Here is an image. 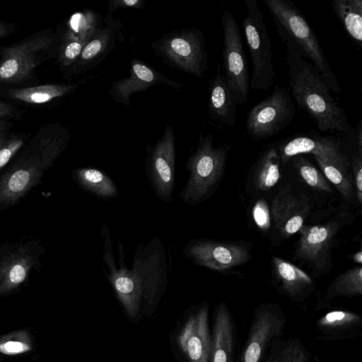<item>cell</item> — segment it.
<instances>
[{
    "label": "cell",
    "mask_w": 362,
    "mask_h": 362,
    "mask_svg": "<svg viewBox=\"0 0 362 362\" xmlns=\"http://www.w3.org/2000/svg\"><path fill=\"white\" fill-rule=\"evenodd\" d=\"M355 187L358 202H362V157L361 155L354 157L352 161Z\"/></svg>",
    "instance_id": "74e56055"
},
{
    "label": "cell",
    "mask_w": 362,
    "mask_h": 362,
    "mask_svg": "<svg viewBox=\"0 0 362 362\" xmlns=\"http://www.w3.org/2000/svg\"><path fill=\"white\" fill-rule=\"evenodd\" d=\"M103 260L108 268L103 272L117 298L127 313L135 317L141 303L151 307L157 303L168 284V267L165 246L158 236H153L147 245L139 243L136 247L132 268L124 262V247L117 242L118 265L113 254L109 227L103 223Z\"/></svg>",
    "instance_id": "6da1fadb"
},
{
    "label": "cell",
    "mask_w": 362,
    "mask_h": 362,
    "mask_svg": "<svg viewBox=\"0 0 362 362\" xmlns=\"http://www.w3.org/2000/svg\"><path fill=\"white\" fill-rule=\"evenodd\" d=\"M280 157L276 148L270 146L262 154L255 172V185L262 190L273 187L280 177Z\"/></svg>",
    "instance_id": "f1b7e54d"
},
{
    "label": "cell",
    "mask_w": 362,
    "mask_h": 362,
    "mask_svg": "<svg viewBox=\"0 0 362 362\" xmlns=\"http://www.w3.org/2000/svg\"><path fill=\"white\" fill-rule=\"evenodd\" d=\"M262 362H311V355L297 337H282L270 346Z\"/></svg>",
    "instance_id": "83f0119b"
},
{
    "label": "cell",
    "mask_w": 362,
    "mask_h": 362,
    "mask_svg": "<svg viewBox=\"0 0 362 362\" xmlns=\"http://www.w3.org/2000/svg\"><path fill=\"white\" fill-rule=\"evenodd\" d=\"M327 180L332 182L344 198L351 202L354 195L353 184L344 168L318 156H314Z\"/></svg>",
    "instance_id": "d6a6232c"
},
{
    "label": "cell",
    "mask_w": 362,
    "mask_h": 362,
    "mask_svg": "<svg viewBox=\"0 0 362 362\" xmlns=\"http://www.w3.org/2000/svg\"><path fill=\"white\" fill-rule=\"evenodd\" d=\"M245 2L247 14L242 21V26L252 64L250 88L267 90L274 80L272 42L257 1Z\"/></svg>",
    "instance_id": "52a82bcc"
},
{
    "label": "cell",
    "mask_w": 362,
    "mask_h": 362,
    "mask_svg": "<svg viewBox=\"0 0 362 362\" xmlns=\"http://www.w3.org/2000/svg\"><path fill=\"white\" fill-rule=\"evenodd\" d=\"M45 248L38 240L5 243L0 246V296L16 290L32 272H39Z\"/></svg>",
    "instance_id": "9c48e42d"
},
{
    "label": "cell",
    "mask_w": 362,
    "mask_h": 362,
    "mask_svg": "<svg viewBox=\"0 0 362 362\" xmlns=\"http://www.w3.org/2000/svg\"><path fill=\"white\" fill-rule=\"evenodd\" d=\"M235 341L233 317L227 305L221 302L216 312L209 362H234Z\"/></svg>",
    "instance_id": "44dd1931"
},
{
    "label": "cell",
    "mask_w": 362,
    "mask_h": 362,
    "mask_svg": "<svg viewBox=\"0 0 362 362\" xmlns=\"http://www.w3.org/2000/svg\"><path fill=\"white\" fill-rule=\"evenodd\" d=\"M24 134H9L6 141L0 146V171L18 153L27 142Z\"/></svg>",
    "instance_id": "e575fe53"
},
{
    "label": "cell",
    "mask_w": 362,
    "mask_h": 362,
    "mask_svg": "<svg viewBox=\"0 0 362 362\" xmlns=\"http://www.w3.org/2000/svg\"><path fill=\"white\" fill-rule=\"evenodd\" d=\"M353 259H354V262H356V263L361 264L362 263V252H361V250H359L358 252H356L353 255Z\"/></svg>",
    "instance_id": "ee69618b"
},
{
    "label": "cell",
    "mask_w": 362,
    "mask_h": 362,
    "mask_svg": "<svg viewBox=\"0 0 362 362\" xmlns=\"http://www.w3.org/2000/svg\"><path fill=\"white\" fill-rule=\"evenodd\" d=\"M264 3L282 41L296 46L320 74L331 90L340 93L341 86L317 37L296 6L288 0H264Z\"/></svg>",
    "instance_id": "277c9868"
},
{
    "label": "cell",
    "mask_w": 362,
    "mask_h": 362,
    "mask_svg": "<svg viewBox=\"0 0 362 362\" xmlns=\"http://www.w3.org/2000/svg\"><path fill=\"white\" fill-rule=\"evenodd\" d=\"M182 252L193 264L220 272L242 265L250 259L249 250L243 245L206 238L189 240Z\"/></svg>",
    "instance_id": "5bb4252c"
},
{
    "label": "cell",
    "mask_w": 362,
    "mask_h": 362,
    "mask_svg": "<svg viewBox=\"0 0 362 362\" xmlns=\"http://www.w3.org/2000/svg\"><path fill=\"white\" fill-rule=\"evenodd\" d=\"M209 306L192 313L183 326L177 342L189 362H209L211 335L209 329Z\"/></svg>",
    "instance_id": "e0dca14e"
},
{
    "label": "cell",
    "mask_w": 362,
    "mask_h": 362,
    "mask_svg": "<svg viewBox=\"0 0 362 362\" xmlns=\"http://www.w3.org/2000/svg\"><path fill=\"white\" fill-rule=\"evenodd\" d=\"M72 180L84 192L98 198L110 199L119 194L116 183L105 171L92 167H78L71 173Z\"/></svg>",
    "instance_id": "484cf974"
},
{
    "label": "cell",
    "mask_w": 362,
    "mask_h": 362,
    "mask_svg": "<svg viewBox=\"0 0 362 362\" xmlns=\"http://www.w3.org/2000/svg\"><path fill=\"white\" fill-rule=\"evenodd\" d=\"M103 23L101 16L86 9L74 13L68 20L66 28L80 40L88 42Z\"/></svg>",
    "instance_id": "4dcf8cb0"
},
{
    "label": "cell",
    "mask_w": 362,
    "mask_h": 362,
    "mask_svg": "<svg viewBox=\"0 0 362 362\" xmlns=\"http://www.w3.org/2000/svg\"><path fill=\"white\" fill-rule=\"evenodd\" d=\"M70 141L68 129L59 124L40 127L0 175V212L17 205L40 184Z\"/></svg>",
    "instance_id": "7a4b0ae2"
},
{
    "label": "cell",
    "mask_w": 362,
    "mask_h": 362,
    "mask_svg": "<svg viewBox=\"0 0 362 362\" xmlns=\"http://www.w3.org/2000/svg\"><path fill=\"white\" fill-rule=\"evenodd\" d=\"M272 263L281 288L289 298L301 300L311 292L313 281L305 272L278 257H273Z\"/></svg>",
    "instance_id": "d4e9b609"
},
{
    "label": "cell",
    "mask_w": 362,
    "mask_h": 362,
    "mask_svg": "<svg viewBox=\"0 0 362 362\" xmlns=\"http://www.w3.org/2000/svg\"><path fill=\"white\" fill-rule=\"evenodd\" d=\"M88 42L80 40L71 30L66 28L57 53V62L64 74L76 64Z\"/></svg>",
    "instance_id": "1f68e13d"
},
{
    "label": "cell",
    "mask_w": 362,
    "mask_h": 362,
    "mask_svg": "<svg viewBox=\"0 0 362 362\" xmlns=\"http://www.w3.org/2000/svg\"><path fill=\"white\" fill-rule=\"evenodd\" d=\"M18 114L19 110L14 105L0 101V120H6Z\"/></svg>",
    "instance_id": "f35d334b"
},
{
    "label": "cell",
    "mask_w": 362,
    "mask_h": 362,
    "mask_svg": "<svg viewBox=\"0 0 362 362\" xmlns=\"http://www.w3.org/2000/svg\"><path fill=\"white\" fill-rule=\"evenodd\" d=\"M230 148V145L215 147L211 133H200L197 148L186 163L189 177L179 194L183 203L197 205L213 194L221 179Z\"/></svg>",
    "instance_id": "5b68a950"
},
{
    "label": "cell",
    "mask_w": 362,
    "mask_h": 362,
    "mask_svg": "<svg viewBox=\"0 0 362 362\" xmlns=\"http://www.w3.org/2000/svg\"><path fill=\"white\" fill-rule=\"evenodd\" d=\"M4 349L8 353H20L27 349L25 344L19 341H9L4 344Z\"/></svg>",
    "instance_id": "ab89813d"
},
{
    "label": "cell",
    "mask_w": 362,
    "mask_h": 362,
    "mask_svg": "<svg viewBox=\"0 0 362 362\" xmlns=\"http://www.w3.org/2000/svg\"><path fill=\"white\" fill-rule=\"evenodd\" d=\"M53 41L51 29L0 48V83H21L30 78Z\"/></svg>",
    "instance_id": "ba28073f"
},
{
    "label": "cell",
    "mask_w": 362,
    "mask_h": 362,
    "mask_svg": "<svg viewBox=\"0 0 362 362\" xmlns=\"http://www.w3.org/2000/svg\"><path fill=\"white\" fill-rule=\"evenodd\" d=\"M309 211L306 198L293 193L289 186L282 189L274 197L271 207L275 226L284 236L299 231Z\"/></svg>",
    "instance_id": "d6986e66"
},
{
    "label": "cell",
    "mask_w": 362,
    "mask_h": 362,
    "mask_svg": "<svg viewBox=\"0 0 362 362\" xmlns=\"http://www.w3.org/2000/svg\"><path fill=\"white\" fill-rule=\"evenodd\" d=\"M312 153L324 158L344 170H347L349 161L341 151L339 141L319 135H299L294 136L279 146V155L283 163L297 155Z\"/></svg>",
    "instance_id": "ac0fdd59"
},
{
    "label": "cell",
    "mask_w": 362,
    "mask_h": 362,
    "mask_svg": "<svg viewBox=\"0 0 362 362\" xmlns=\"http://www.w3.org/2000/svg\"><path fill=\"white\" fill-rule=\"evenodd\" d=\"M145 173L156 196L163 202L173 201L175 169V138L172 124L165 125L154 146L147 145Z\"/></svg>",
    "instance_id": "7c38bea8"
},
{
    "label": "cell",
    "mask_w": 362,
    "mask_h": 362,
    "mask_svg": "<svg viewBox=\"0 0 362 362\" xmlns=\"http://www.w3.org/2000/svg\"><path fill=\"white\" fill-rule=\"evenodd\" d=\"M286 322L278 305L266 303L256 307L239 362H262L274 341L284 334Z\"/></svg>",
    "instance_id": "4fadbf2b"
},
{
    "label": "cell",
    "mask_w": 362,
    "mask_h": 362,
    "mask_svg": "<svg viewBox=\"0 0 362 362\" xmlns=\"http://www.w3.org/2000/svg\"><path fill=\"white\" fill-rule=\"evenodd\" d=\"M221 25L223 31V74L236 104H243L248 99L250 88L240 30L229 11L223 13Z\"/></svg>",
    "instance_id": "8fae6325"
},
{
    "label": "cell",
    "mask_w": 362,
    "mask_h": 362,
    "mask_svg": "<svg viewBox=\"0 0 362 362\" xmlns=\"http://www.w3.org/2000/svg\"><path fill=\"white\" fill-rule=\"evenodd\" d=\"M323 341H334L356 337L361 334L362 318L356 313L336 310L327 313L316 322Z\"/></svg>",
    "instance_id": "603a6c76"
},
{
    "label": "cell",
    "mask_w": 362,
    "mask_h": 362,
    "mask_svg": "<svg viewBox=\"0 0 362 362\" xmlns=\"http://www.w3.org/2000/svg\"><path fill=\"white\" fill-rule=\"evenodd\" d=\"M295 112L288 87L276 86L268 98L248 111L247 132L254 141L274 136L292 121Z\"/></svg>",
    "instance_id": "30bf717a"
},
{
    "label": "cell",
    "mask_w": 362,
    "mask_h": 362,
    "mask_svg": "<svg viewBox=\"0 0 362 362\" xmlns=\"http://www.w3.org/2000/svg\"><path fill=\"white\" fill-rule=\"evenodd\" d=\"M291 95L313 119L318 130L349 136L354 132L345 110L314 66L291 42H284Z\"/></svg>",
    "instance_id": "3957f363"
},
{
    "label": "cell",
    "mask_w": 362,
    "mask_h": 362,
    "mask_svg": "<svg viewBox=\"0 0 362 362\" xmlns=\"http://www.w3.org/2000/svg\"><path fill=\"white\" fill-rule=\"evenodd\" d=\"M14 30L15 28L12 24L0 21V37L7 36Z\"/></svg>",
    "instance_id": "b9f144b4"
},
{
    "label": "cell",
    "mask_w": 362,
    "mask_h": 362,
    "mask_svg": "<svg viewBox=\"0 0 362 362\" xmlns=\"http://www.w3.org/2000/svg\"><path fill=\"white\" fill-rule=\"evenodd\" d=\"M208 114L218 126L233 127L236 118V103L226 78L218 66L209 86Z\"/></svg>",
    "instance_id": "7402d4cb"
},
{
    "label": "cell",
    "mask_w": 362,
    "mask_h": 362,
    "mask_svg": "<svg viewBox=\"0 0 362 362\" xmlns=\"http://www.w3.org/2000/svg\"><path fill=\"white\" fill-rule=\"evenodd\" d=\"M252 217L259 228L267 230L270 228V213L264 199H261L255 203L252 209Z\"/></svg>",
    "instance_id": "d590c367"
},
{
    "label": "cell",
    "mask_w": 362,
    "mask_h": 362,
    "mask_svg": "<svg viewBox=\"0 0 362 362\" xmlns=\"http://www.w3.org/2000/svg\"><path fill=\"white\" fill-rule=\"evenodd\" d=\"M95 76L90 75L76 83H48L40 86L11 88L8 95L11 98L28 104H43L71 95L82 84Z\"/></svg>",
    "instance_id": "cb8c5ba5"
},
{
    "label": "cell",
    "mask_w": 362,
    "mask_h": 362,
    "mask_svg": "<svg viewBox=\"0 0 362 362\" xmlns=\"http://www.w3.org/2000/svg\"><path fill=\"white\" fill-rule=\"evenodd\" d=\"M8 133V124L6 120H0V146L6 141Z\"/></svg>",
    "instance_id": "60d3db41"
},
{
    "label": "cell",
    "mask_w": 362,
    "mask_h": 362,
    "mask_svg": "<svg viewBox=\"0 0 362 362\" xmlns=\"http://www.w3.org/2000/svg\"><path fill=\"white\" fill-rule=\"evenodd\" d=\"M124 25L107 13L103 23L84 46L74 66L65 73L66 78L83 74L98 66L119 43L124 42Z\"/></svg>",
    "instance_id": "9a60e30c"
},
{
    "label": "cell",
    "mask_w": 362,
    "mask_h": 362,
    "mask_svg": "<svg viewBox=\"0 0 362 362\" xmlns=\"http://www.w3.org/2000/svg\"><path fill=\"white\" fill-rule=\"evenodd\" d=\"M330 299L337 296H357L362 294V267H354L339 276L327 291Z\"/></svg>",
    "instance_id": "f546056e"
},
{
    "label": "cell",
    "mask_w": 362,
    "mask_h": 362,
    "mask_svg": "<svg viewBox=\"0 0 362 362\" xmlns=\"http://www.w3.org/2000/svg\"><path fill=\"white\" fill-rule=\"evenodd\" d=\"M356 139L358 141V146L359 149V155H361L362 151V127H361V120L359 122L358 127L356 128Z\"/></svg>",
    "instance_id": "7bdbcfd3"
},
{
    "label": "cell",
    "mask_w": 362,
    "mask_h": 362,
    "mask_svg": "<svg viewBox=\"0 0 362 362\" xmlns=\"http://www.w3.org/2000/svg\"><path fill=\"white\" fill-rule=\"evenodd\" d=\"M161 83L177 91L183 86L181 83L172 81L144 62L133 59L130 62L129 76L114 81L109 93L115 103L129 106L130 97L133 94Z\"/></svg>",
    "instance_id": "2e32d148"
},
{
    "label": "cell",
    "mask_w": 362,
    "mask_h": 362,
    "mask_svg": "<svg viewBox=\"0 0 362 362\" xmlns=\"http://www.w3.org/2000/svg\"><path fill=\"white\" fill-rule=\"evenodd\" d=\"M293 163L301 177L311 187L322 192H332V187L325 175L303 156H293Z\"/></svg>",
    "instance_id": "836d02e7"
},
{
    "label": "cell",
    "mask_w": 362,
    "mask_h": 362,
    "mask_svg": "<svg viewBox=\"0 0 362 362\" xmlns=\"http://www.w3.org/2000/svg\"><path fill=\"white\" fill-rule=\"evenodd\" d=\"M161 60L177 69L201 78L207 70V53L202 32L196 28L175 30L151 43Z\"/></svg>",
    "instance_id": "8992f818"
},
{
    "label": "cell",
    "mask_w": 362,
    "mask_h": 362,
    "mask_svg": "<svg viewBox=\"0 0 362 362\" xmlns=\"http://www.w3.org/2000/svg\"><path fill=\"white\" fill-rule=\"evenodd\" d=\"M145 6V0H111L107 3V11L109 13H112L119 8L143 9Z\"/></svg>",
    "instance_id": "8d00e7d4"
},
{
    "label": "cell",
    "mask_w": 362,
    "mask_h": 362,
    "mask_svg": "<svg viewBox=\"0 0 362 362\" xmlns=\"http://www.w3.org/2000/svg\"><path fill=\"white\" fill-rule=\"evenodd\" d=\"M338 230L336 222L302 226L300 238L296 250V256L317 269L324 266Z\"/></svg>",
    "instance_id": "ffe728a7"
},
{
    "label": "cell",
    "mask_w": 362,
    "mask_h": 362,
    "mask_svg": "<svg viewBox=\"0 0 362 362\" xmlns=\"http://www.w3.org/2000/svg\"><path fill=\"white\" fill-rule=\"evenodd\" d=\"M334 13L341 22L349 37L357 45L362 44V1L333 0Z\"/></svg>",
    "instance_id": "4316f807"
}]
</instances>
